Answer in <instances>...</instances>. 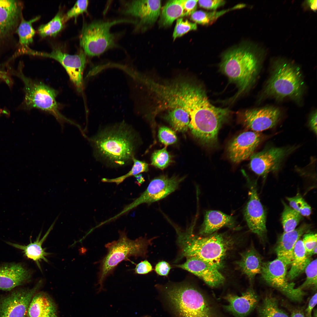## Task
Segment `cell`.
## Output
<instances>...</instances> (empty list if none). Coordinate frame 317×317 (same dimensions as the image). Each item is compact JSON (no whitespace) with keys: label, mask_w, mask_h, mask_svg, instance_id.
<instances>
[{"label":"cell","mask_w":317,"mask_h":317,"mask_svg":"<svg viewBox=\"0 0 317 317\" xmlns=\"http://www.w3.org/2000/svg\"><path fill=\"white\" fill-rule=\"evenodd\" d=\"M138 139L133 128L124 122L100 129L90 141L95 159L117 168L133 163Z\"/></svg>","instance_id":"cell-1"},{"label":"cell","mask_w":317,"mask_h":317,"mask_svg":"<svg viewBox=\"0 0 317 317\" xmlns=\"http://www.w3.org/2000/svg\"><path fill=\"white\" fill-rule=\"evenodd\" d=\"M266 54L263 48L249 41L232 47L222 54L220 68L237 85L238 94L245 91L253 82Z\"/></svg>","instance_id":"cell-2"},{"label":"cell","mask_w":317,"mask_h":317,"mask_svg":"<svg viewBox=\"0 0 317 317\" xmlns=\"http://www.w3.org/2000/svg\"><path fill=\"white\" fill-rule=\"evenodd\" d=\"M194 223L182 230L172 224L177 235L180 253L177 261L183 257H195L206 261L219 269L228 250L229 242L223 235L215 234L201 237L193 232Z\"/></svg>","instance_id":"cell-3"},{"label":"cell","mask_w":317,"mask_h":317,"mask_svg":"<svg viewBox=\"0 0 317 317\" xmlns=\"http://www.w3.org/2000/svg\"><path fill=\"white\" fill-rule=\"evenodd\" d=\"M163 289L164 298L176 317H227L210 298L190 284H173Z\"/></svg>","instance_id":"cell-4"},{"label":"cell","mask_w":317,"mask_h":317,"mask_svg":"<svg viewBox=\"0 0 317 317\" xmlns=\"http://www.w3.org/2000/svg\"><path fill=\"white\" fill-rule=\"evenodd\" d=\"M228 114L227 109L212 105L200 88L189 114L190 121L188 128L193 136L202 143L211 146L217 141L219 131Z\"/></svg>","instance_id":"cell-5"},{"label":"cell","mask_w":317,"mask_h":317,"mask_svg":"<svg viewBox=\"0 0 317 317\" xmlns=\"http://www.w3.org/2000/svg\"><path fill=\"white\" fill-rule=\"evenodd\" d=\"M271 75L264 91L266 96L276 99L286 98L299 101L304 85L301 71L295 64L284 58L274 61Z\"/></svg>","instance_id":"cell-6"},{"label":"cell","mask_w":317,"mask_h":317,"mask_svg":"<svg viewBox=\"0 0 317 317\" xmlns=\"http://www.w3.org/2000/svg\"><path fill=\"white\" fill-rule=\"evenodd\" d=\"M119 237L117 240L109 242L105 245L107 253L102 259L98 274L97 284L99 290L102 288L106 277L112 273L117 265L121 262L129 260L133 257H144L148 245L150 241L146 237H139L132 240L127 237L125 230L119 231Z\"/></svg>","instance_id":"cell-7"},{"label":"cell","mask_w":317,"mask_h":317,"mask_svg":"<svg viewBox=\"0 0 317 317\" xmlns=\"http://www.w3.org/2000/svg\"><path fill=\"white\" fill-rule=\"evenodd\" d=\"M135 23L134 21L121 19L111 21L96 20L84 23L80 38V46L86 55L99 56L115 47V36L111 33L113 26L122 23Z\"/></svg>","instance_id":"cell-8"},{"label":"cell","mask_w":317,"mask_h":317,"mask_svg":"<svg viewBox=\"0 0 317 317\" xmlns=\"http://www.w3.org/2000/svg\"><path fill=\"white\" fill-rule=\"evenodd\" d=\"M22 65L13 73L19 77L24 84L25 97L23 104L28 109L37 108L49 112L58 119H64L60 112L56 100L57 92L44 83L33 80L26 76L22 71Z\"/></svg>","instance_id":"cell-9"},{"label":"cell","mask_w":317,"mask_h":317,"mask_svg":"<svg viewBox=\"0 0 317 317\" xmlns=\"http://www.w3.org/2000/svg\"><path fill=\"white\" fill-rule=\"evenodd\" d=\"M185 176L162 175L151 181L146 190L132 202L125 206L119 213L109 218L111 221L117 219L143 203L150 204L161 200L177 190Z\"/></svg>","instance_id":"cell-10"},{"label":"cell","mask_w":317,"mask_h":317,"mask_svg":"<svg viewBox=\"0 0 317 317\" xmlns=\"http://www.w3.org/2000/svg\"><path fill=\"white\" fill-rule=\"evenodd\" d=\"M287 265L277 258L274 260L263 262L261 274L265 281L276 289L291 300L300 302L305 293L295 284L289 282L287 277Z\"/></svg>","instance_id":"cell-11"},{"label":"cell","mask_w":317,"mask_h":317,"mask_svg":"<svg viewBox=\"0 0 317 317\" xmlns=\"http://www.w3.org/2000/svg\"><path fill=\"white\" fill-rule=\"evenodd\" d=\"M23 4L19 0H0V54L14 41L22 18Z\"/></svg>","instance_id":"cell-12"},{"label":"cell","mask_w":317,"mask_h":317,"mask_svg":"<svg viewBox=\"0 0 317 317\" xmlns=\"http://www.w3.org/2000/svg\"><path fill=\"white\" fill-rule=\"evenodd\" d=\"M31 51L30 55L49 58L58 62L65 69L77 90L80 92L82 91V73L86 63V55L84 51L71 55L59 49H54L49 53Z\"/></svg>","instance_id":"cell-13"},{"label":"cell","mask_w":317,"mask_h":317,"mask_svg":"<svg viewBox=\"0 0 317 317\" xmlns=\"http://www.w3.org/2000/svg\"><path fill=\"white\" fill-rule=\"evenodd\" d=\"M43 282L39 280L31 289L16 290L1 299L0 317H26L31 299Z\"/></svg>","instance_id":"cell-14"},{"label":"cell","mask_w":317,"mask_h":317,"mask_svg":"<svg viewBox=\"0 0 317 317\" xmlns=\"http://www.w3.org/2000/svg\"><path fill=\"white\" fill-rule=\"evenodd\" d=\"M292 151L289 148L272 147L253 153L250 157V167L256 174L265 176L277 170L285 157Z\"/></svg>","instance_id":"cell-15"},{"label":"cell","mask_w":317,"mask_h":317,"mask_svg":"<svg viewBox=\"0 0 317 317\" xmlns=\"http://www.w3.org/2000/svg\"><path fill=\"white\" fill-rule=\"evenodd\" d=\"M261 139L259 132L248 131L240 134L228 144L227 151L229 158L235 163L248 158L254 153Z\"/></svg>","instance_id":"cell-16"},{"label":"cell","mask_w":317,"mask_h":317,"mask_svg":"<svg viewBox=\"0 0 317 317\" xmlns=\"http://www.w3.org/2000/svg\"><path fill=\"white\" fill-rule=\"evenodd\" d=\"M281 115L279 109L273 107L250 109L245 112L243 122L247 128L259 132L275 126Z\"/></svg>","instance_id":"cell-17"},{"label":"cell","mask_w":317,"mask_h":317,"mask_svg":"<svg viewBox=\"0 0 317 317\" xmlns=\"http://www.w3.org/2000/svg\"><path fill=\"white\" fill-rule=\"evenodd\" d=\"M249 198L244 210V216L251 231L263 238L267 233L266 215L256 188L251 186Z\"/></svg>","instance_id":"cell-18"},{"label":"cell","mask_w":317,"mask_h":317,"mask_svg":"<svg viewBox=\"0 0 317 317\" xmlns=\"http://www.w3.org/2000/svg\"><path fill=\"white\" fill-rule=\"evenodd\" d=\"M174 266L200 277L211 287L220 285L224 280L223 276L218 269L208 262L197 258H187L184 263Z\"/></svg>","instance_id":"cell-19"},{"label":"cell","mask_w":317,"mask_h":317,"mask_svg":"<svg viewBox=\"0 0 317 317\" xmlns=\"http://www.w3.org/2000/svg\"><path fill=\"white\" fill-rule=\"evenodd\" d=\"M124 5L122 13L139 19L140 24L154 23L160 13V0H133L125 2Z\"/></svg>","instance_id":"cell-20"},{"label":"cell","mask_w":317,"mask_h":317,"mask_svg":"<svg viewBox=\"0 0 317 317\" xmlns=\"http://www.w3.org/2000/svg\"><path fill=\"white\" fill-rule=\"evenodd\" d=\"M223 299L228 304L222 305L224 310L235 317H246L257 305L259 298L254 290L250 288L240 296L228 294Z\"/></svg>","instance_id":"cell-21"},{"label":"cell","mask_w":317,"mask_h":317,"mask_svg":"<svg viewBox=\"0 0 317 317\" xmlns=\"http://www.w3.org/2000/svg\"><path fill=\"white\" fill-rule=\"evenodd\" d=\"M29 270L20 263L6 264L0 266V290L10 291L28 282Z\"/></svg>","instance_id":"cell-22"},{"label":"cell","mask_w":317,"mask_h":317,"mask_svg":"<svg viewBox=\"0 0 317 317\" xmlns=\"http://www.w3.org/2000/svg\"><path fill=\"white\" fill-rule=\"evenodd\" d=\"M310 226L303 224L299 227L287 232H284L280 236L275 249L277 258L287 265L290 264L295 245L300 238L308 231Z\"/></svg>","instance_id":"cell-23"},{"label":"cell","mask_w":317,"mask_h":317,"mask_svg":"<svg viewBox=\"0 0 317 317\" xmlns=\"http://www.w3.org/2000/svg\"><path fill=\"white\" fill-rule=\"evenodd\" d=\"M26 317H58L56 305L48 294L37 292L30 302Z\"/></svg>","instance_id":"cell-24"},{"label":"cell","mask_w":317,"mask_h":317,"mask_svg":"<svg viewBox=\"0 0 317 317\" xmlns=\"http://www.w3.org/2000/svg\"><path fill=\"white\" fill-rule=\"evenodd\" d=\"M235 225L232 216L220 211L209 210L205 213L199 233L202 235H210L223 227H232Z\"/></svg>","instance_id":"cell-25"},{"label":"cell","mask_w":317,"mask_h":317,"mask_svg":"<svg viewBox=\"0 0 317 317\" xmlns=\"http://www.w3.org/2000/svg\"><path fill=\"white\" fill-rule=\"evenodd\" d=\"M53 227V225H52L43 238L40 239L41 233L40 232L35 241L32 242L31 240L30 243L27 245H20L10 242H7V243L15 248L22 250L25 256L34 261L38 268L41 271L40 262L43 260L48 262V261L46 257L50 254L46 252L45 249L43 248L42 245Z\"/></svg>","instance_id":"cell-26"},{"label":"cell","mask_w":317,"mask_h":317,"mask_svg":"<svg viewBox=\"0 0 317 317\" xmlns=\"http://www.w3.org/2000/svg\"><path fill=\"white\" fill-rule=\"evenodd\" d=\"M40 18V17L38 16L29 21L26 20L23 17L22 18L16 32L18 38V49L11 59L20 55L27 54L30 49L28 45L33 43V38L36 33L32 24Z\"/></svg>","instance_id":"cell-27"},{"label":"cell","mask_w":317,"mask_h":317,"mask_svg":"<svg viewBox=\"0 0 317 317\" xmlns=\"http://www.w3.org/2000/svg\"><path fill=\"white\" fill-rule=\"evenodd\" d=\"M263 262L255 249L251 248L241 254L238 264L242 272L252 280L261 273Z\"/></svg>","instance_id":"cell-28"},{"label":"cell","mask_w":317,"mask_h":317,"mask_svg":"<svg viewBox=\"0 0 317 317\" xmlns=\"http://www.w3.org/2000/svg\"><path fill=\"white\" fill-rule=\"evenodd\" d=\"M310 262L302 241L299 239L294 248L291 267L287 274L288 280H293L300 275Z\"/></svg>","instance_id":"cell-29"},{"label":"cell","mask_w":317,"mask_h":317,"mask_svg":"<svg viewBox=\"0 0 317 317\" xmlns=\"http://www.w3.org/2000/svg\"><path fill=\"white\" fill-rule=\"evenodd\" d=\"M183 15L182 0L169 1L162 9L159 21L160 24L163 26H169L176 19L183 16Z\"/></svg>","instance_id":"cell-30"},{"label":"cell","mask_w":317,"mask_h":317,"mask_svg":"<svg viewBox=\"0 0 317 317\" xmlns=\"http://www.w3.org/2000/svg\"><path fill=\"white\" fill-rule=\"evenodd\" d=\"M257 311L258 317H289L279 308L276 298L270 294L264 297L258 306Z\"/></svg>","instance_id":"cell-31"},{"label":"cell","mask_w":317,"mask_h":317,"mask_svg":"<svg viewBox=\"0 0 317 317\" xmlns=\"http://www.w3.org/2000/svg\"><path fill=\"white\" fill-rule=\"evenodd\" d=\"M165 119L176 131L184 132L188 128L190 118L188 113L180 108L169 109Z\"/></svg>","instance_id":"cell-32"},{"label":"cell","mask_w":317,"mask_h":317,"mask_svg":"<svg viewBox=\"0 0 317 317\" xmlns=\"http://www.w3.org/2000/svg\"><path fill=\"white\" fill-rule=\"evenodd\" d=\"M245 6L244 4H240L230 9L219 11L206 12L201 10L196 11L191 14V19L195 23L205 25H209L213 23L220 17L228 11L242 8Z\"/></svg>","instance_id":"cell-33"},{"label":"cell","mask_w":317,"mask_h":317,"mask_svg":"<svg viewBox=\"0 0 317 317\" xmlns=\"http://www.w3.org/2000/svg\"><path fill=\"white\" fill-rule=\"evenodd\" d=\"M284 209L282 214L281 219L284 232L291 231L295 229L302 216L282 201Z\"/></svg>","instance_id":"cell-34"},{"label":"cell","mask_w":317,"mask_h":317,"mask_svg":"<svg viewBox=\"0 0 317 317\" xmlns=\"http://www.w3.org/2000/svg\"><path fill=\"white\" fill-rule=\"evenodd\" d=\"M63 17L61 12L59 11L49 22L41 25L38 28L40 36L42 38L55 36L63 28Z\"/></svg>","instance_id":"cell-35"},{"label":"cell","mask_w":317,"mask_h":317,"mask_svg":"<svg viewBox=\"0 0 317 317\" xmlns=\"http://www.w3.org/2000/svg\"><path fill=\"white\" fill-rule=\"evenodd\" d=\"M133 164L131 169L126 174L114 178H103L102 179L101 181L105 183H114L118 185L129 177L148 171V164L146 162L138 160L134 158L133 159Z\"/></svg>","instance_id":"cell-36"},{"label":"cell","mask_w":317,"mask_h":317,"mask_svg":"<svg viewBox=\"0 0 317 317\" xmlns=\"http://www.w3.org/2000/svg\"><path fill=\"white\" fill-rule=\"evenodd\" d=\"M172 158L166 146L162 149L155 151L152 153L151 158V165L163 170L172 162Z\"/></svg>","instance_id":"cell-37"},{"label":"cell","mask_w":317,"mask_h":317,"mask_svg":"<svg viewBox=\"0 0 317 317\" xmlns=\"http://www.w3.org/2000/svg\"><path fill=\"white\" fill-rule=\"evenodd\" d=\"M286 198L290 206L302 216H308L311 214V207L299 193L294 197H287Z\"/></svg>","instance_id":"cell-38"},{"label":"cell","mask_w":317,"mask_h":317,"mask_svg":"<svg viewBox=\"0 0 317 317\" xmlns=\"http://www.w3.org/2000/svg\"><path fill=\"white\" fill-rule=\"evenodd\" d=\"M317 259L311 262L305 269L306 278L305 281L299 287L301 289L311 286L317 287Z\"/></svg>","instance_id":"cell-39"},{"label":"cell","mask_w":317,"mask_h":317,"mask_svg":"<svg viewBox=\"0 0 317 317\" xmlns=\"http://www.w3.org/2000/svg\"><path fill=\"white\" fill-rule=\"evenodd\" d=\"M88 4V0L77 1L73 7L63 16L64 23L73 17L75 18V21H76L77 18L79 15L87 12Z\"/></svg>","instance_id":"cell-40"},{"label":"cell","mask_w":317,"mask_h":317,"mask_svg":"<svg viewBox=\"0 0 317 317\" xmlns=\"http://www.w3.org/2000/svg\"><path fill=\"white\" fill-rule=\"evenodd\" d=\"M197 29L195 23H193L187 20L180 18L177 20L173 35V40L180 37L189 31L195 30Z\"/></svg>","instance_id":"cell-41"},{"label":"cell","mask_w":317,"mask_h":317,"mask_svg":"<svg viewBox=\"0 0 317 317\" xmlns=\"http://www.w3.org/2000/svg\"><path fill=\"white\" fill-rule=\"evenodd\" d=\"M158 136L159 141L166 146L174 144L177 140L175 132L165 126H162L159 128Z\"/></svg>","instance_id":"cell-42"},{"label":"cell","mask_w":317,"mask_h":317,"mask_svg":"<svg viewBox=\"0 0 317 317\" xmlns=\"http://www.w3.org/2000/svg\"><path fill=\"white\" fill-rule=\"evenodd\" d=\"M317 234L308 233L304 234L302 240L307 254L308 256L313 254L315 248L317 247Z\"/></svg>","instance_id":"cell-43"},{"label":"cell","mask_w":317,"mask_h":317,"mask_svg":"<svg viewBox=\"0 0 317 317\" xmlns=\"http://www.w3.org/2000/svg\"><path fill=\"white\" fill-rule=\"evenodd\" d=\"M226 2L223 0H198L199 6L205 9L215 10L224 5Z\"/></svg>","instance_id":"cell-44"},{"label":"cell","mask_w":317,"mask_h":317,"mask_svg":"<svg viewBox=\"0 0 317 317\" xmlns=\"http://www.w3.org/2000/svg\"><path fill=\"white\" fill-rule=\"evenodd\" d=\"M153 270L150 263L147 260L142 261L136 265L134 269L135 273L138 274H145Z\"/></svg>","instance_id":"cell-45"},{"label":"cell","mask_w":317,"mask_h":317,"mask_svg":"<svg viewBox=\"0 0 317 317\" xmlns=\"http://www.w3.org/2000/svg\"><path fill=\"white\" fill-rule=\"evenodd\" d=\"M182 0L184 9L183 16L191 15L196 11L198 0Z\"/></svg>","instance_id":"cell-46"},{"label":"cell","mask_w":317,"mask_h":317,"mask_svg":"<svg viewBox=\"0 0 317 317\" xmlns=\"http://www.w3.org/2000/svg\"><path fill=\"white\" fill-rule=\"evenodd\" d=\"M169 264L165 261L159 262L156 265L155 271L158 275L161 276H167L171 269Z\"/></svg>","instance_id":"cell-47"},{"label":"cell","mask_w":317,"mask_h":317,"mask_svg":"<svg viewBox=\"0 0 317 317\" xmlns=\"http://www.w3.org/2000/svg\"><path fill=\"white\" fill-rule=\"evenodd\" d=\"M317 303V293H316L311 298L307 307L305 311L306 317H312L311 313L313 308Z\"/></svg>","instance_id":"cell-48"},{"label":"cell","mask_w":317,"mask_h":317,"mask_svg":"<svg viewBox=\"0 0 317 317\" xmlns=\"http://www.w3.org/2000/svg\"><path fill=\"white\" fill-rule=\"evenodd\" d=\"M308 124L310 128L316 134L317 133V112L314 111L311 113L309 119Z\"/></svg>","instance_id":"cell-49"},{"label":"cell","mask_w":317,"mask_h":317,"mask_svg":"<svg viewBox=\"0 0 317 317\" xmlns=\"http://www.w3.org/2000/svg\"><path fill=\"white\" fill-rule=\"evenodd\" d=\"M317 0H310L305 1L303 3V6L306 9L316 12L317 10Z\"/></svg>","instance_id":"cell-50"},{"label":"cell","mask_w":317,"mask_h":317,"mask_svg":"<svg viewBox=\"0 0 317 317\" xmlns=\"http://www.w3.org/2000/svg\"><path fill=\"white\" fill-rule=\"evenodd\" d=\"M0 79L8 85L10 86L13 83L12 80L8 72L0 70Z\"/></svg>","instance_id":"cell-51"},{"label":"cell","mask_w":317,"mask_h":317,"mask_svg":"<svg viewBox=\"0 0 317 317\" xmlns=\"http://www.w3.org/2000/svg\"><path fill=\"white\" fill-rule=\"evenodd\" d=\"M291 317H305L304 313L302 308H295L291 311Z\"/></svg>","instance_id":"cell-52"},{"label":"cell","mask_w":317,"mask_h":317,"mask_svg":"<svg viewBox=\"0 0 317 317\" xmlns=\"http://www.w3.org/2000/svg\"><path fill=\"white\" fill-rule=\"evenodd\" d=\"M134 176L137 181L136 183L139 186L141 185L145 181L144 177L141 174L136 175Z\"/></svg>","instance_id":"cell-53"},{"label":"cell","mask_w":317,"mask_h":317,"mask_svg":"<svg viewBox=\"0 0 317 317\" xmlns=\"http://www.w3.org/2000/svg\"></svg>","instance_id":"cell-54"}]
</instances>
